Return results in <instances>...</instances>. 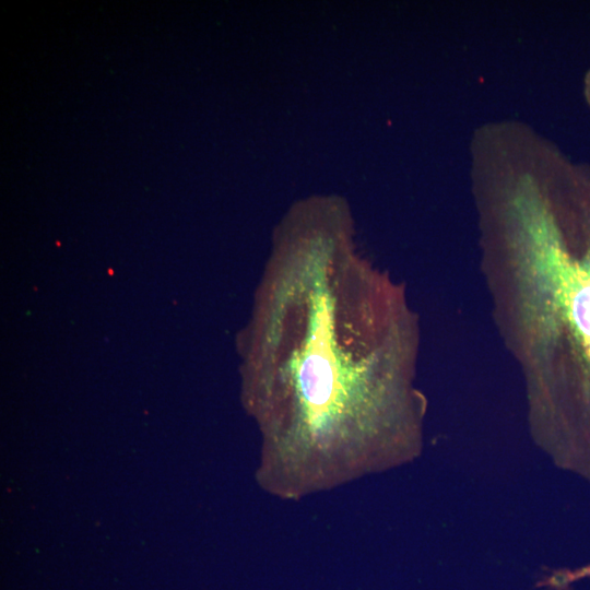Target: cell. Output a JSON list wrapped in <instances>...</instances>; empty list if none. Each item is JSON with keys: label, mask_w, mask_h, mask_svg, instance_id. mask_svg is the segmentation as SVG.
I'll return each instance as SVG.
<instances>
[{"label": "cell", "mask_w": 590, "mask_h": 590, "mask_svg": "<svg viewBox=\"0 0 590 590\" xmlns=\"http://www.w3.org/2000/svg\"><path fill=\"white\" fill-rule=\"evenodd\" d=\"M508 205L577 353L551 440L564 458L590 472V186L562 194L526 188Z\"/></svg>", "instance_id": "obj_1"}, {"label": "cell", "mask_w": 590, "mask_h": 590, "mask_svg": "<svg viewBox=\"0 0 590 590\" xmlns=\"http://www.w3.org/2000/svg\"><path fill=\"white\" fill-rule=\"evenodd\" d=\"M590 577V565L575 569L552 570L536 582V587L548 590H567L568 587L582 578Z\"/></svg>", "instance_id": "obj_2"}, {"label": "cell", "mask_w": 590, "mask_h": 590, "mask_svg": "<svg viewBox=\"0 0 590 590\" xmlns=\"http://www.w3.org/2000/svg\"><path fill=\"white\" fill-rule=\"evenodd\" d=\"M583 86H585V88H583L585 97H586L587 103L590 106V69L588 70V72H587V74L585 76Z\"/></svg>", "instance_id": "obj_3"}]
</instances>
